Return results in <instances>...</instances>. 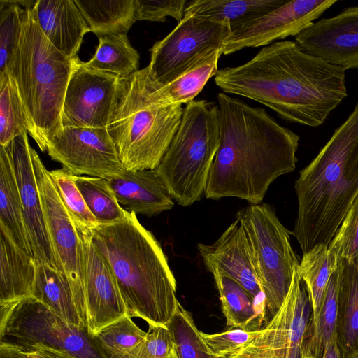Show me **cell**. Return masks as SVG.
Returning <instances> with one entry per match:
<instances>
[{"instance_id": "6da1fadb", "label": "cell", "mask_w": 358, "mask_h": 358, "mask_svg": "<svg viewBox=\"0 0 358 358\" xmlns=\"http://www.w3.org/2000/svg\"><path fill=\"white\" fill-rule=\"evenodd\" d=\"M345 71L305 52L296 42L278 41L242 65L219 69L214 81L226 94L254 100L287 121L314 127L347 96Z\"/></svg>"}, {"instance_id": "7a4b0ae2", "label": "cell", "mask_w": 358, "mask_h": 358, "mask_svg": "<svg viewBox=\"0 0 358 358\" xmlns=\"http://www.w3.org/2000/svg\"><path fill=\"white\" fill-rule=\"evenodd\" d=\"M220 142L204 195L259 204L271 184L296 168L299 136L262 108L220 92Z\"/></svg>"}, {"instance_id": "3957f363", "label": "cell", "mask_w": 358, "mask_h": 358, "mask_svg": "<svg viewBox=\"0 0 358 358\" xmlns=\"http://www.w3.org/2000/svg\"><path fill=\"white\" fill-rule=\"evenodd\" d=\"M91 236L113 272L127 315L166 327L179 302L176 281L153 234L129 212L123 221L98 224Z\"/></svg>"}, {"instance_id": "277c9868", "label": "cell", "mask_w": 358, "mask_h": 358, "mask_svg": "<svg viewBox=\"0 0 358 358\" xmlns=\"http://www.w3.org/2000/svg\"><path fill=\"white\" fill-rule=\"evenodd\" d=\"M298 216L292 234L303 254L329 246L358 196V101L295 182Z\"/></svg>"}, {"instance_id": "5b68a950", "label": "cell", "mask_w": 358, "mask_h": 358, "mask_svg": "<svg viewBox=\"0 0 358 358\" xmlns=\"http://www.w3.org/2000/svg\"><path fill=\"white\" fill-rule=\"evenodd\" d=\"M183 109L166 99L148 65L118 78L106 129L127 170L158 166L178 130Z\"/></svg>"}, {"instance_id": "8992f818", "label": "cell", "mask_w": 358, "mask_h": 358, "mask_svg": "<svg viewBox=\"0 0 358 358\" xmlns=\"http://www.w3.org/2000/svg\"><path fill=\"white\" fill-rule=\"evenodd\" d=\"M24 9L22 31L8 73L17 88L28 133L42 152L62 127L65 93L76 59L57 50L41 31L34 6Z\"/></svg>"}, {"instance_id": "52a82bcc", "label": "cell", "mask_w": 358, "mask_h": 358, "mask_svg": "<svg viewBox=\"0 0 358 358\" xmlns=\"http://www.w3.org/2000/svg\"><path fill=\"white\" fill-rule=\"evenodd\" d=\"M220 142L217 103L206 100L187 103L178 130L155 169L178 204L191 206L204 194Z\"/></svg>"}, {"instance_id": "ba28073f", "label": "cell", "mask_w": 358, "mask_h": 358, "mask_svg": "<svg viewBox=\"0 0 358 358\" xmlns=\"http://www.w3.org/2000/svg\"><path fill=\"white\" fill-rule=\"evenodd\" d=\"M248 236L258 278L265 296L264 325L282 306L299 264L290 231L268 204H251L236 215Z\"/></svg>"}, {"instance_id": "9c48e42d", "label": "cell", "mask_w": 358, "mask_h": 358, "mask_svg": "<svg viewBox=\"0 0 358 358\" xmlns=\"http://www.w3.org/2000/svg\"><path fill=\"white\" fill-rule=\"evenodd\" d=\"M0 342L21 349L40 343L79 358H103L87 330L64 321L34 297L0 306Z\"/></svg>"}, {"instance_id": "30bf717a", "label": "cell", "mask_w": 358, "mask_h": 358, "mask_svg": "<svg viewBox=\"0 0 358 358\" xmlns=\"http://www.w3.org/2000/svg\"><path fill=\"white\" fill-rule=\"evenodd\" d=\"M31 152L57 269L69 282L79 316L87 329L85 268L81 241L50 178L49 171L36 151L31 148Z\"/></svg>"}, {"instance_id": "8fae6325", "label": "cell", "mask_w": 358, "mask_h": 358, "mask_svg": "<svg viewBox=\"0 0 358 358\" xmlns=\"http://www.w3.org/2000/svg\"><path fill=\"white\" fill-rule=\"evenodd\" d=\"M299 265L278 311L255 338L229 358H304L303 342L312 306Z\"/></svg>"}, {"instance_id": "7c38bea8", "label": "cell", "mask_w": 358, "mask_h": 358, "mask_svg": "<svg viewBox=\"0 0 358 358\" xmlns=\"http://www.w3.org/2000/svg\"><path fill=\"white\" fill-rule=\"evenodd\" d=\"M230 34L224 24L184 15L165 38L150 48V73L159 83L166 85L210 51L221 48Z\"/></svg>"}, {"instance_id": "4fadbf2b", "label": "cell", "mask_w": 358, "mask_h": 358, "mask_svg": "<svg viewBox=\"0 0 358 358\" xmlns=\"http://www.w3.org/2000/svg\"><path fill=\"white\" fill-rule=\"evenodd\" d=\"M46 151L75 176L110 179L127 171L106 128L62 127L48 140Z\"/></svg>"}, {"instance_id": "5bb4252c", "label": "cell", "mask_w": 358, "mask_h": 358, "mask_svg": "<svg viewBox=\"0 0 358 358\" xmlns=\"http://www.w3.org/2000/svg\"><path fill=\"white\" fill-rule=\"evenodd\" d=\"M118 78L88 68L78 57L65 93L62 127L106 128Z\"/></svg>"}, {"instance_id": "9a60e30c", "label": "cell", "mask_w": 358, "mask_h": 358, "mask_svg": "<svg viewBox=\"0 0 358 358\" xmlns=\"http://www.w3.org/2000/svg\"><path fill=\"white\" fill-rule=\"evenodd\" d=\"M336 0H294L247 22L231 32L222 43L223 55L245 48L266 46L290 36H296Z\"/></svg>"}, {"instance_id": "2e32d148", "label": "cell", "mask_w": 358, "mask_h": 358, "mask_svg": "<svg viewBox=\"0 0 358 358\" xmlns=\"http://www.w3.org/2000/svg\"><path fill=\"white\" fill-rule=\"evenodd\" d=\"M91 232L78 231L85 268L87 331L92 338L106 326L127 315V308L113 272L94 244Z\"/></svg>"}, {"instance_id": "e0dca14e", "label": "cell", "mask_w": 358, "mask_h": 358, "mask_svg": "<svg viewBox=\"0 0 358 358\" xmlns=\"http://www.w3.org/2000/svg\"><path fill=\"white\" fill-rule=\"evenodd\" d=\"M295 40L305 52L329 64L344 70L358 69V6L312 22Z\"/></svg>"}, {"instance_id": "ac0fdd59", "label": "cell", "mask_w": 358, "mask_h": 358, "mask_svg": "<svg viewBox=\"0 0 358 358\" xmlns=\"http://www.w3.org/2000/svg\"><path fill=\"white\" fill-rule=\"evenodd\" d=\"M6 145L10 153L33 256L37 262L48 264L57 269L34 173L28 132L15 137Z\"/></svg>"}, {"instance_id": "d6986e66", "label": "cell", "mask_w": 358, "mask_h": 358, "mask_svg": "<svg viewBox=\"0 0 358 358\" xmlns=\"http://www.w3.org/2000/svg\"><path fill=\"white\" fill-rule=\"evenodd\" d=\"M208 269L215 268L240 284L257 301L265 297L262 291L248 236L236 219L212 245H198Z\"/></svg>"}, {"instance_id": "ffe728a7", "label": "cell", "mask_w": 358, "mask_h": 358, "mask_svg": "<svg viewBox=\"0 0 358 358\" xmlns=\"http://www.w3.org/2000/svg\"><path fill=\"white\" fill-rule=\"evenodd\" d=\"M38 24L47 39L71 59L78 53L90 29L73 0H37L34 6Z\"/></svg>"}, {"instance_id": "44dd1931", "label": "cell", "mask_w": 358, "mask_h": 358, "mask_svg": "<svg viewBox=\"0 0 358 358\" xmlns=\"http://www.w3.org/2000/svg\"><path fill=\"white\" fill-rule=\"evenodd\" d=\"M120 204L128 212L146 217L171 210L174 202L155 169L127 170L108 179Z\"/></svg>"}, {"instance_id": "7402d4cb", "label": "cell", "mask_w": 358, "mask_h": 358, "mask_svg": "<svg viewBox=\"0 0 358 358\" xmlns=\"http://www.w3.org/2000/svg\"><path fill=\"white\" fill-rule=\"evenodd\" d=\"M36 275L35 258L0 226V306L33 297Z\"/></svg>"}, {"instance_id": "603a6c76", "label": "cell", "mask_w": 358, "mask_h": 358, "mask_svg": "<svg viewBox=\"0 0 358 358\" xmlns=\"http://www.w3.org/2000/svg\"><path fill=\"white\" fill-rule=\"evenodd\" d=\"M287 0H192L184 15L194 16L227 26L231 32L244 23L287 3Z\"/></svg>"}, {"instance_id": "cb8c5ba5", "label": "cell", "mask_w": 358, "mask_h": 358, "mask_svg": "<svg viewBox=\"0 0 358 358\" xmlns=\"http://www.w3.org/2000/svg\"><path fill=\"white\" fill-rule=\"evenodd\" d=\"M0 226L6 230L17 246L33 256L19 188L7 145H0Z\"/></svg>"}, {"instance_id": "d4e9b609", "label": "cell", "mask_w": 358, "mask_h": 358, "mask_svg": "<svg viewBox=\"0 0 358 358\" xmlns=\"http://www.w3.org/2000/svg\"><path fill=\"white\" fill-rule=\"evenodd\" d=\"M90 31L98 38L127 35L136 20L135 0H73Z\"/></svg>"}, {"instance_id": "484cf974", "label": "cell", "mask_w": 358, "mask_h": 358, "mask_svg": "<svg viewBox=\"0 0 358 358\" xmlns=\"http://www.w3.org/2000/svg\"><path fill=\"white\" fill-rule=\"evenodd\" d=\"M341 343L346 357L358 347V255L338 262Z\"/></svg>"}, {"instance_id": "4316f807", "label": "cell", "mask_w": 358, "mask_h": 358, "mask_svg": "<svg viewBox=\"0 0 358 358\" xmlns=\"http://www.w3.org/2000/svg\"><path fill=\"white\" fill-rule=\"evenodd\" d=\"M33 297L44 303L66 322L87 329L79 316L66 277L48 264L36 262Z\"/></svg>"}, {"instance_id": "83f0119b", "label": "cell", "mask_w": 358, "mask_h": 358, "mask_svg": "<svg viewBox=\"0 0 358 358\" xmlns=\"http://www.w3.org/2000/svg\"><path fill=\"white\" fill-rule=\"evenodd\" d=\"M339 280L337 269L331 275L320 306L310 317L303 342V355L322 358L325 346L338 338Z\"/></svg>"}, {"instance_id": "f1b7e54d", "label": "cell", "mask_w": 358, "mask_h": 358, "mask_svg": "<svg viewBox=\"0 0 358 358\" xmlns=\"http://www.w3.org/2000/svg\"><path fill=\"white\" fill-rule=\"evenodd\" d=\"M208 271L213 274L218 290L227 327L247 331L262 329L263 322L256 311L251 295L220 270L212 268Z\"/></svg>"}, {"instance_id": "f546056e", "label": "cell", "mask_w": 358, "mask_h": 358, "mask_svg": "<svg viewBox=\"0 0 358 358\" xmlns=\"http://www.w3.org/2000/svg\"><path fill=\"white\" fill-rule=\"evenodd\" d=\"M139 59L138 52L127 35H111L99 38L94 55L83 64L88 68L124 78L138 71Z\"/></svg>"}, {"instance_id": "4dcf8cb0", "label": "cell", "mask_w": 358, "mask_h": 358, "mask_svg": "<svg viewBox=\"0 0 358 358\" xmlns=\"http://www.w3.org/2000/svg\"><path fill=\"white\" fill-rule=\"evenodd\" d=\"M337 266L336 255L328 246L318 245L303 254L298 272L308 293L312 306L311 317L317 315L329 280Z\"/></svg>"}, {"instance_id": "1f68e13d", "label": "cell", "mask_w": 358, "mask_h": 358, "mask_svg": "<svg viewBox=\"0 0 358 358\" xmlns=\"http://www.w3.org/2000/svg\"><path fill=\"white\" fill-rule=\"evenodd\" d=\"M221 55V48L210 51L173 80L162 85L166 99L172 104L180 105L193 101L208 80L216 76Z\"/></svg>"}, {"instance_id": "d6a6232c", "label": "cell", "mask_w": 358, "mask_h": 358, "mask_svg": "<svg viewBox=\"0 0 358 358\" xmlns=\"http://www.w3.org/2000/svg\"><path fill=\"white\" fill-rule=\"evenodd\" d=\"M73 180L99 224H114L127 218L129 212L121 207L108 179L73 175Z\"/></svg>"}, {"instance_id": "836d02e7", "label": "cell", "mask_w": 358, "mask_h": 358, "mask_svg": "<svg viewBox=\"0 0 358 358\" xmlns=\"http://www.w3.org/2000/svg\"><path fill=\"white\" fill-rule=\"evenodd\" d=\"M146 334L127 315L101 329L92 340L103 358H124Z\"/></svg>"}, {"instance_id": "e575fe53", "label": "cell", "mask_w": 358, "mask_h": 358, "mask_svg": "<svg viewBox=\"0 0 358 358\" xmlns=\"http://www.w3.org/2000/svg\"><path fill=\"white\" fill-rule=\"evenodd\" d=\"M28 132L26 113L15 82L10 76L0 78V145H6Z\"/></svg>"}, {"instance_id": "d590c367", "label": "cell", "mask_w": 358, "mask_h": 358, "mask_svg": "<svg viewBox=\"0 0 358 358\" xmlns=\"http://www.w3.org/2000/svg\"><path fill=\"white\" fill-rule=\"evenodd\" d=\"M49 174L76 230L91 231L99 224L76 187L73 175L64 168L49 171Z\"/></svg>"}, {"instance_id": "8d00e7d4", "label": "cell", "mask_w": 358, "mask_h": 358, "mask_svg": "<svg viewBox=\"0 0 358 358\" xmlns=\"http://www.w3.org/2000/svg\"><path fill=\"white\" fill-rule=\"evenodd\" d=\"M166 327L179 358H214L209 353L192 314L180 302Z\"/></svg>"}, {"instance_id": "74e56055", "label": "cell", "mask_w": 358, "mask_h": 358, "mask_svg": "<svg viewBox=\"0 0 358 358\" xmlns=\"http://www.w3.org/2000/svg\"><path fill=\"white\" fill-rule=\"evenodd\" d=\"M24 9L17 1H0V78L8 75L9 66L20 36Z\"/></svg>"}, {"instance_id": "f35d334b", "label": "cell", "mask_w": 358, "mask_h": 358, "mask_svg": "<svg viewBox=\"0 0 358 358\" xmlns=\"http://www.w3.org/2000/svg\"><path fill=\"white\" fill-rule=\"evenodd\" d=\"M338 262L358 255V196L353 201L329 245Z\"/></svg>"}, {"instance_id": "ab89813d", "label": "cell", "mask_w": 358, "mask_h": 358, "mask_svg": "<svg viewBox=\"0 0 358 358\" xmlns=\"http://www.w3.org/2000/svg\"><path fill=\"white\" fill-rule=\"evenodd\" d=\"M260 329L247 331L230 329L224 332L211 334L201 331V336L209 353L214 358H229L255 338Z\"/></svg>"}, {"instance_id": "60d3db41", "label": "cell", "mask_w": 358, "mask_h": 358, "mask_svg": "<svg viewBox=\"0 0 358 358\" xmlns=\"http://www.w3.org/2000/svg\"><path fill=\"white\" fill-rule=\"evenodd\" d=\"M144 339L124 358H166L173 346L166 326H148Z\"/></svg>"}, {"instance_id": "b9f144b4", "label": "cell", "mask_w": 358, "mask_h": 358, "mask_svg": "<svg viewBox=\"0 0 358 358\" xmlns=\"http://www.w3.org/2000/svg\"><path fill=\"white\" fill-rule=\"evenodd\" d=\"M136 20L164 22L172 17L179 23L185 15L186 0H135Z\"/></svg>"}, {"instance_id": "7bdbcfd3", "label": "cell", "mask_w": 358, "mask_h": 358, "mask_svg": "<svg viewBox=\"0 0 358 358\" xmlns=\"http://www.w3.org/2000/svg\"><path fill=\"white\" fill-rule=\"evenodd\" d=\"M18 348L24 358H79L64 350L40 343L33 345L26 349Z\"/></svg>"}, {"instance_id": "ee69618b", "label": "cell", "mask_w": 358, "mask_h": 358, "mask_svg": "<svg viewBox=\"0 0 358 358\" xmlns=\"http://www.w3.org/2000/svg\"><path fill=\"white\" fill-rule=\"evenodd\" d=\"M0 358H24L20 350L14 345L0 342Z\"/></svg>"}, {"instance_id": "f6af8a7d", "label": "cell", "mask_w": 358, "mask_h": 358, "mask_svg": "<svg viewBox=\"0 0 358 358\" xmlns=\"http://www.w3.org/2000/svg\"><path fill=\"white\" fill-rule=\"evenodd\" d=\"M322 358H341L338 338H334L325 346Z\"/></svg>"}, {"instance_id": "bcb514c9", "label": "cell", "mask_w": 358, "mask_h": 358, "mask_svg": "<svg viewBox=\"0 0 358 358\" xmlns=\"http://www.w3.org/2000/svg\"><path fill=\"white\" fill-rule=\"evenodd\" d=\"M166 358H179V356H178L176 349L174 346V344H173V346L172 349L171 350V351Z\"/></svg>"}, {"instance_id": "7dc6e473", "label": "cell", "mask_w": 358, "mask_h": 358, "mask_svg": "<svg viewBox=\"0 0 358 358\" xmlns=\"http://www.w3.org/2000/svg\"><path fill=\"white\" fill-rule=\"evenodd\" d=\"M346 358H358V347L351 351L347 356Z\"/></svg>"}, {"instance_id": "c3c4849f", "label": "cell", "mask_w": 358, "mask_h": 358, "mask_svg": "<svg viewBox=\"0 0 358 358\" xmlns=\"http://www.w3.org/2000/svg\"><path fill=\"white\" fill-rule=\"evenodd\" d=\"M304 358H311V357H308V356H304Z\"/></svg>"}]
</instances>
